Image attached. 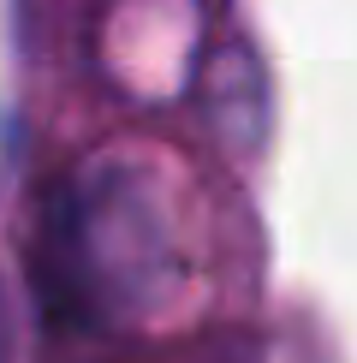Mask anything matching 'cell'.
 Segmentation results:
<instances>
[{"label":"cell","mask_w":357,"mask_h":363,"mask_svg":"<svg viewBox=\"0 0 357 363\" xmlns=\"http://www.w3.org/2000/svg\"><path fill=\"white\" fill-rule=\"evenodd\" d=\"M173 220L149 167H89L54 203V268L72 304L108 315L143 310L173 280Z\"/></svg>","instance_id":"obj_1"}]
</instances>
